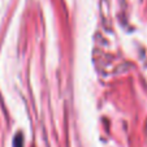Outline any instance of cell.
I'll return each mask as SVG.
<instances>
[{"instance_id": "6da1fadb", "label": "cell", "mask_w": 147, "mask_h": 147, "mask_svg": "<svg viewBox=\"0 0 147 147\" xmlns=\"http://www.w3.org/2000/svg\"><path fill=\"white\" fill-rule=\"evenodd\" d=\"M16 147H22V143L20 144V143H16Z\"/></svg>"}]
</instances>
